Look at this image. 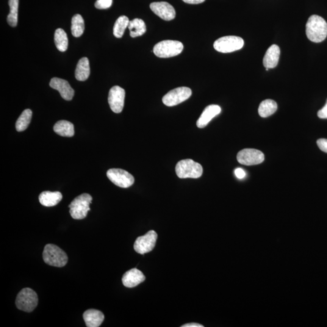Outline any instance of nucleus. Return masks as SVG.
<instances>
[{
	"label": "nucleus",
	"mask_w": 327,
	"mask_h": 327,
	"mask_svg": "<svg viewBox=\"0 0 327 327\" xmlns=\"http://www.w3.org/2000/svg\"><path fill=\"white\" fill-rule=\"evenodd\" d=\"M129 19L126 16H121L116 21L113 27V35L118 38L123 37L124 31L128 27Z\"/></svg>",
	"instance_id": "obj_27"
},
{
	"label": "nucleus",
	"mask_w": 327,
	"mask_h": 327,
	"mask_svg": "<svg viewBox=\"0 0 327 327\" xmlns=\"http://www.w3.org/2000/svg\"><path fill=\"white\" fill-rule=\"evenodd\" d=\"M306 35L312 42H322L327 36V23L320 16H310L306 24Z\"/></svg>",
	"instance_id": "obj_1"
},
{
	"label": "nucleus",
	"mask_w": 327,
	"mask_h": 327,
	"mask_svg": "<svg viewBox=\"0 0 327 327\" xmlns=\"http://www.w3.org/2000/svg\"><path fill=\"white\" fill-rule=\"evenodd\" d=\"M128 27L130 31V37L132 38L140 37L146 32V24L141 19L135 18L130 21Z\"/></svg>",
	"instance_id": "obj_22"
},
{
	"label": "nucleus",
	"mask_w": 327,
	"mask_h": 327,
	"mask_svg": "<svg viewBox=\"0 0 327 327\" xmlns=\"http://www.w3.org/2000/svg\"><path fill=\"white\" fill-rule=\"evenodd\" d=\"M91 201L92 197L89 194L83 193L77 196L69 206L71 217L75 220H82L86 217L88 212L90 210Z\"/></svg>",
	"instance_id": "obj_4"
},
{
	"label": "nucleus",
	"mask_w": 327,
	"mask_h": 327,
	"mask_svg": "<svg viewBox=\"0 0 327 327\" xmlns=\"http://www.w3.org/2000/svg\"><path fill=\"white\" fill-rule=\"evenodd\" d=\"M264 155L258 150L245 149L237 155V160L241 164L254 165L259 164L264 161Z\"/></svg>",
	"instance_id": "obj_11"
},
{
	"label": "nucleus",
	"mask_w": 327,
	"mask_h": 327,
	"mask_svg": "<svg viewBox=\"0 0 327 327\" xmlns=\"http://www.w3.org/2000/svg\"><path fill=\"white\" fill-rule=\"evenodd\" d=\"M183 49L184 46L180 41L164 40L161 41L155 46L154 53L159 58H170L181 54Z\"/></svg>",
	"instance_id": "obj_6"
},
{
	"label": "nucleus",
	"mask_w": 327,
	"mask_h": 327,
	"mask_svg": "<svg viewBox=\"0 0 327 327\" xmlns=\"http://www.w3.org/2000/svg\"><path fill=\"white\" fill-rule=\"evenodd\" d=\"M317 145L321 151L327 154V139L321 138L317 141Z\"/></svg>",
	"instance_id": "obj_30"
},
{
	"label": "nucleus",
	"mask_w": 327,
	"mask_h": 327,
	"mask_svg": "<svg viewBox=\"0 0 327 327\" xmlns=\"http://www.w3.org/2000/svg\"><path fill=\"white\" fill-rule=\"evenodd\" d=\"M55 44L57 48L61 52L67 51L68 48V38L67 34L62 29L55 30L54 35Z\"/></svg>",
	"instance_id": "obj_24"
},
{
	"label": "nucleus",
	"mask_w": 327,
	"mask_h": 327,
	"mask_svg": "<svg viewBox=\"0 0 327 327\" xmlns=\"http://www.w3.org/2000/svg\"><path fill=\"white\" fill-rule=\"evenodd\" d=\"M281 51L276 44L271 46L268 49L263 59V65L265 68L273 69L278 66Z\"/></svg>",
	"instance_id": "obj_17"
},
{
	"label": "nucleus",
	"mask_w": 327,
	"mask_h": 327,
	"mask_svg": "<svg viewBox=\"0 0 327 327\" xmlns=\"http://www.w3.org/2000/svg\"><path fill=\"white\" fill-rule=\"evenodd\" d=\"M62 194L60 192H50L45 191L39 196V201L40 204L45 207H54L62 201Z\"/></svg>",
	"instance_id": "obj_19"
},
{
	"label": "nucleus",
	"mask_w": 327,
	"mask_h": 327,
	"mask_svg": "<svg viewBox=\"0 0 327 327\" xmlns=\"http://www.w3.org/2000/svg\"><path fill=\"white\" fill-rule=\"evenodd\" d=\"M157 238L158 235L154 231H149L144 236L138 237L134 244L135 250L141 254L149 253L154 248Z\"/></svg>",
	"instance_id": "obj_10"
},
{
	"label": "nucleus",
	"mask_w": 327,
	"mask_h": 327,
	"mask_svg": "<svg viewBox=\"0 0 327 327\" xmlns=\"http://www.w3.org/2000/svg\"><path fill=\"white\" fill-rule=\"evenodd\" d=\"M90 74L89 61L86 57L79 60L76 70V78L78 81L84 82L89 77Z\"/></svg>",
	"instance_id": "obj_20"
},
{
	"label": "nucleus",
	"mask_w": 327,
	"mask_h": 327,
	"mask_svg": "<svg viewBox=\"0 0 327 327\" xmlns=\"http://www.w3.org/2000/svg\"><path fill=\"white\" fill-rule=\"evenodd\" d=\"M152 12L165 21L172 20L176 16L175 10L167 2H154L150 5Z\"/></svg>",
	"instance_id": "obj_13"
},
{
	"label": "nucleus",
	"mask_w": 327,
	"mask_h": 327,
	"mask_svg": "<svg viewBox=\"0 0 327 327\" xmlns=\"http://www.w3.org/2000/svg\"><path fill=\"white\" fill-rule=\"evenodd\" d=\"M83 318L87 327H98L103 323L104 315L99 310L89 309L84 313Z\"/></svg>",
	"instance_id": "obj_18"
},
{
	"label": "nucleus",
	"mask_w": 327,
	"mask_h": 327,
	"mask_svg": "<svg viewBox=\"0 0 327 327\" xmlns=\"http://www.w3.org/2000/svg\"><path fill=\"white\" fill-rule=\"evenodd\" d=\"M192 91L190 88L181 87L174 88L168 92L163 98V103L165 106L172 107L186 101L192 95Z\"/></svg>",
	"instance_id": "obj_8"
},
{
	"label": "nucleus",
	"mask_w": 327,
	"mask_h": 327,
	"mask_svg": "<svg viewBox=\"0 0 327 327\" xmlns=\"http://www.w3.org/2000/svg\"><path fill=\"white\" fill-rule=\"evenodd\" d=\"M50 86L59 91L61 96L66 101H71L74 96L75 91L66 80L54 78L50 82Z\"/></svg>",
	"instance_id": "obj_14"
},
{
	"label": "nucleus",
	"mask_w": 327,
	"mask_h": 327,
	"mask_svg": "<svg viewBox=\"0 0 327 327\" xmlns=\"http://www.w3.org/2000/svg\"><path fill=\"white\" fill-rule=\"evenodd\" d=\"M221 112V108L218 105L212 104L206 107L203 112L199 118L196 125L198 128H204L208 125L209 122L215 118L216 116L218 115Z\"/></svg>",
	"instance_id": "obj_16"
},
{
	"label": "nucleus",
	"mask_w": 327,
	"mask_h": 327,
	"mask_svg": "<svg viewBox=\"0 0 327 327\" xmlns=\"http://www.w3.org/2000/svg\"><path fill=\"white\" fill-rule=\"evenodd\" d=\"M112 4V0H97L95 6L98 9H106Z\"/></svg>",
	"instance_id": "obj_29"
},
{
	"label": "nucleus",
	"mask_w": 327,
	"mask_h": 327,
	"mask_svg": "<svg viewBox=\"0 0 327 327\" xmlns=\"http://www.w3.org/2000/svg\"><path fill=\"white\" fill-rule=\"evenodd\" d=\"M318 116L321 119H327V100L323 109L318 111Z\"/></svg>",
	"instance_id": "obj_31"
},
{
	"label": "nucleus",
	"mask_w": 327,
	"mask_h": 327,
	"mask_svg": "<svg viewBox=\"0 0 327 327\" xmlns=\"http://www.w3.org/2000/svg\"><path fill=\"white\" fill-rule=\"evenodd\" d=\"M85 29L84 21L82 16L77 14L72 19L71 31L74 37H80L84 33Z\"/></svg>",
	"instance_id": "obj_25"
},
{
	"label": "nucleus",
	"mask_w": 327,
	"mask_h": 327,
	"mask_svg": "<svg viewBox=\"0 0 327 327\" xmlns=\"http://www.w3.org/2000/svg\"><path fill=\"white\" fill-rule=\"evenodd\" d=\"M176 175L179 178H199L203 173V168L200 164L192 160L185 159L180 161L176 165Z\"/></svg>",
	"instance_id": "obj_3"
},
{
	"label": "nucleus",
	"mask_w": 327,
	"mask_h": 327,
	"mask_svg": "<svg viewBox=\"0 0 327 327\" xmlns=\"http://www.w3.org/2000/svg\"><path fill=\"white\" fill-rule=\"evenodd\" d=\"M182 1L188 4H196L202 3L205 1V0H182Z\"/></svg>",
	"instance_id": "obj_33"
},
{
	"label": "nucleus",
	"mask_w": 327,
	"mask_h": 327,
	"mask_svg": "<svg viewBox=\"0 0 327 327\" xmlns=\"http://www.w3.org/2000/svg\"><path fill=\"white\" fill-rule=\"evenodd\" d=\"M126 92L124 88L115 85L109 91L108 101L111 110L116 113H120L123 110L124 106V99Z\"/></svg>",
	"instance_id": "obj_12"
},
{
	"label": "nucleus",
	"mask_w": 327,
	"mask_h": 327,
	"mask_svg": "<svg viewBox=\"0 0 327 327\" xmlns=\"http://www.w3.org/2000/svg\"><path fill=\"white\" fill-rule=\"evenodd\" d=\"M235 175L238 179H243L246 176L245 171L241 168H238L235 170Z\"/></svg>",
	"instance_id": "obj_32"
},
{
	"label": "nucleus",
	"mask_w": 327,
	"mask_h": 327,
	"mask_svg": "<svg viewBox=\"0 0 327 327\" xmlns=\"http://www.w3.org/2000/svg\"><path fill=\"white\" fill-rule=\"evenodd\" d=\"M54 130L57 134L62 137H72L75 134L74 124L66 120L58 121L55 124Z\"/></svg>",
	"instance_id": "obj_21"
},
{
	"label": "nucleus",
	"mask_w": 327,
	"mask_h": 327,
	"mask_svg": "<svg viewBox=\"0 0 327 327\" xmlns=\"http://www.w3.org/2000/svg\"><path fill=\"white\" fill-rule=\"evenodd\" d=\"M107 178L111 182L121 188L132 186L135 182L134 177L128 171L121 168H111L107 171Z\"/></svg>",
	"instance_id": "obj_9"
},
{
	"label": "nucleus",
	"mask_w": 327,
	"mask_h": 327,
	"mask_svg": "<svg viewBox=\"0 0 327 327\" xmlns=\"http://www.w3.org/2000/svg\"><path fill=\"white\" fill-rule=\"evenodd\" d=\"M32 112L31 110H24L19 116L16 123V129L18 132H23L28 127L31 121Z\"/></svg>",
	"instance_id": "obj_26"
},
{
	"label": "nucleus",
	"mask_w": 327,
	"mask_h": 327,
	"mask_svg": "<svg viewBox=\"0 0 327 327\" xmlns=\"http://www.w3.org/2000/svg\"><path fill=\"white\" fill-rule=\"evenodd\" d=\"M145 276L137 268H133V269L127 271L124 274L122 282L124 286L128 288H133L137 287V285L142 283L145 281Z\"/></svg>",
	"instance_id": "obj_15"
},
{
	"label": "nucleus",
	"mask_w": 327,
	"mask_h": 327,
	"mask_svg": "<svg viewBox=\"0 0 327 327\" xmlns=\"http://www.w3.org/2000/svg\"><path fill=\"white\" fill-rule=\"evenodd\" d=\"M38 303L37 294L30 288L21 290L16 296V307L22 311L30 313L35 309Z\"/></svg>",
	"instance_id": "obj_5"
},
{
	"label": "nucleus",
	"mask_w": 327,
	"mask_h": 327,
	"mask_svg": "<svg viewBox=\"0 0 327 327\" xmlns=\"http://www.w3.org/2000/svg\"><path fill=\"white\" fill-rule=\"evenodd\" d=\"M245 44L242 38L237 36H226L215 41L213 47L216 51L221 53H231L242 49Z\"/></svg>",
	"instance_id": "obj_7"
},
{
	"label": "nucleus",
	"mask_w": 327,
	"mask_h": 327,
	"mask_svg": "<svg viewBox=\"0 0 327 327\" xmlns=\"http://www.w3.org/2000/svg\"><path fill=\"white\" fill-rule=\"evenodd\" d=\"M181 327H203L204 326L201 325V324H199L197 323H190V324H185V325L182 326Z\"/></svg>",
	"instance_id": "obj_34"
},
{
	"label": "nucleus",
	"mask_w": 327,
	"mask_h": 327,
	"mask_svg": "<svg viewBox=\"0 0 327 327\" xmlns=\"http://www.w3.org/2000/svg\"><path fill=\"white\" fill-rule=\"evenodd\" d=\"M43 258L46 264L57 267H65L68 262L66 252L59 246L52 244H48L44 246Z\"/></svg>",
	"instance_id": "obj_2"
},
{
	"label": "nucleus",
	"mask_w": 327,
	"mask_h": 327,
	"mask_svg": "<svg viewBox=\"0 0 327 327\" xmlns=\"http://www.w3.org/2000/svg\"><path fill=\"white\" fill-rule=\"evenodd\" d=\"M278 109V106L275 101L272 99H265L260 104L258 113L262 118H267L272 115Z\"/></svg>",
	"instance_id": "obj_23"
},
{
	"label": "nucleus",
	"mask_w": 327,
	"mask_h": 327,
	"mask_svg": "<svg viewBox=\"0 0 327 327\" xmlns=\"http://www.w3.org/2000/svg\"><path fill=\"white\" fill-rule=\"evenodd\" d=\"M19 0H9L10 13L7 21L10 26L15 27L18 23V10Z\"/></svg>",
	"instance_id": "obj_28"
}]
</instances>
